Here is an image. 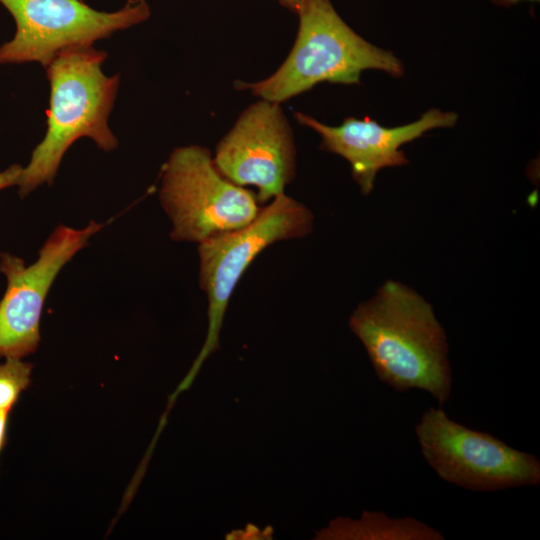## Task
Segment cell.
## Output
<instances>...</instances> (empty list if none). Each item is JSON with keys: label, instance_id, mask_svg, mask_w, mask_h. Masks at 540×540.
I'll use <instances>...</instances> for the list:
<instances>
[{"label": "cell", "instance_id": "obj_1", "mask_svg": "<svg viewBox=\"0 0 540 540\" xmlns=\"http://www.w3.org/2000/svg\"><path fill=\"white\" fill-rule=\"evenodd\" d=\"M377 378L399 393L413 389L445 404L452 393L446 332L433 307L409 286L387 280L349 318Z\"/></svg>", "mask_w": 540, "mask_h": 540}, {"label": "cell", "instance_id": "obj_2", "mask_svg": "<svg viewBox=\"0 0 540 540\" xmlns=\"http://www.w3.org/2000/svg\"><path fill=\"white\" fill-rule=\"evenodd\" d=\"M106 56L92 45L73 46L46 67L51 87L47 131L17 182L22 198L41 184L53 182L64 153L77 139L89 137L104 151L117 147L108 117L119 76L103 73Z\"/></svg>", "mask_w": 540, "mask_h": 540}, {"label": "cell", "instance_id": "obj_3", "mask_svg": "<svg viewBox=\"0 0 540 540\" xmlns=\"http://www.w3.org/2000/svg\"><path fill=\"white\" fill-rule=\"evenodd\" d=\"M297 15V37L280 67L258 82L236 81L237 89L280 104L322 82L359 84L365 70L403 75L401 60L358 35L330 0H301Z\"/></svg>", "mask_w": 540, "mask_h": 540}, {"label": "cell", "instance_id": "obj_4", "mask_svg": "<svg viewBox=\"0 0 540 540\" xmlns=\"http://www.w3.org/2000/svg\"><path fill=\"white\" fill-rule=\"evenodd\" d=\"M313 220L307 206L284 193L262 207L246 226L198 243L199 284L208 299V330L182 387L190 385L202 363L218 350L230 298L251 263L276 242L307 236L313 229Z\"/></svg>", "mask_w": 540, "mask_h": 540}, {"label": "cell", "instance_id": "obj_5", "mask_svg": "<svg viewBox=\"0 0 540 540\" xmlns=\"http://www.w3.org/2000/svg\"><path fill=\"white\" fill-rule=\"evenodd\" d=\"M160 201L174 241L200 243L252 222L261 207L256 194L216 168L208 148H176L165 164Z\"/></svg>", "mask_w": 540, "mask_h": 540}, {"label": "cell", "instance_id": "obj_6", "mask_svg": "<svg viewBox=\"0 0 540 540\" xmlns=\"http://www.w3.org/2000/svg\"><path fill=\"white\" fill-rule=\"evenodd\" d=\"M414 430L423 458L447 483L476 492L540 483L536 455L454 421L440 406L425 410Z\"/></svg>", "mask_w": 540, "mask_h": 540}, {"label": "cell", "instance_id": "obj_7", "mask_svg": "<svg viewBox=\"0 0 540 540\" xmlns=\"http://www.w3.org/2000/svg\"><path fill=\"white\" fill-rule=\"evenodd\" d=\"M13 16L16 32L0 46V64L39 62L45 68L62 50L92 45L150 16L146 0H128L114 12L98 11L83 0H0Z\"/></svg>", "mask_w": 540, "mask_h": 540}, {"label": "cell", "instance_id": "obj_8", "mask_svg": "<svg viewBox=\"0 0 540 540\" xmlns=\"http://www.w3.org/2000/svg\"><path fill=\"white\" fill-rule=\"evenodd\" d=\"M213 162L231 182L255 186L259 204L284 194L295 177L296 149L280 104L260 99L246 108L218 143Z\"/></svg>", "mask_w": 540, "mask_h": 540}, {"label": "cell", "instance_id": "obj_9", "mask_svg": "<svg viewBox=\"0 0 540 540\" xmlns=\"http://www.w3.org/2000/svg\"><path fill=\"white\" fill-rule=\"evenodd\" d=\"M103 226L95 221L79 230L57 226L28 267L19 257L1 254L0 272L7 288L0 301V357L22 358L35 352L41 313L55 277Z\"/></svg>", "mask_w": 540, "mask_h": 540}, {"label": "cell", "instance_id": "obj_10", "mask_svg": "<svg viewBox=\"0 0 540 540\" xmlns=\"http://www.w3.org/2000/svg\"><path fill=\"white\" fill-rule=\"evenodd\" d=\"M299 124L313 129L321 137V149L337 154L348 161L351 175L364 196L369 195L378 172L383 168L409 163L401 146L427 131L453 127L457 123L455 112L431 108L409 124L387 128L366 117L346 118L339 126H327L306 114L297 112Z\"/></svg>", "mask_w": 540, "mask_h": 540}, {"label": "cell", "instance_id": "obj_11", "mask_svg": "<svg viewBox=\"0 0 540 540\" xmlns=\"http://www.w3.org/2000/svg\"><path fill=\"white\" fill-rule=\"evenodd\" d=\"M316 540H444V535L413 517L363 511L358 519L337 517L315 532Z\"/></svg>", "mask_w": 540, "mask_h": 540}, {"label": "cell", "instance_id": "obj_12", "mask_svg": "<svg viewBox=\"0 0 540 540\" xmlns=\"http://www.w3.org/2000/svg\"><path fill=\"white\" fill-rule=\"evenodd\" d=\"M32 364L21 358H6L0 364V411L9 413L20 394L29 386Z\"/></svg>", "mask_w": 540, "mask_h": 540}, {"label": "cell", "instance_id": "obj_13", "mask_svg": "<svg viewBox=\"0 0 540 540\" xmlns=\"http://www.w3.org/2000/svg\"><path fill=\"white\" fill-rule=\"evenodd\" d=\"M23 167L14 164L0 172V190L12 185H17Z\"/></svg>", "mask_w": 540, "mask_h": 540}, {"label": "cell", "instance_id": "obj_14", "mask_svg": "<svg viewBox=\"0 0 540 540\" xmlns=\"http://www.w3.org/2000/svg\"><path fill=\"white\" fill-rule=\"evenodd\" d=\"M7 421L8 413L0 411V454L6 442Z\"/></svg>", "mask_w": 540, "mask_h": 540}, {"label": "cell", "instance_id": "obj_15", "mask_svg": "<svg viewBox=\"0 0 540 540\" xmlns=\"http://www.w3.org/2000/svg\"><path fill=\"white\" fill-rule=\"evenodd\" d=\"M280 5L287 8L293 13L298 12L301 0H277Z\"/></svg>", "mask_w": 540, "mask_h": 540}, {"label": "cell", "instance_id": "obj_16", "mask_svg": "<svg viewBox=\"0 0 540 540\" xmlns=\"http://www.w3.org/2000/svg\"><path fill=\"white\" fill-rule=\"evenodd\" d=\"M495 5L510 7L522 1H539V0H491Z\"/></svg>", "mask_w": 540, "mask_h": 540}]
</instances>
